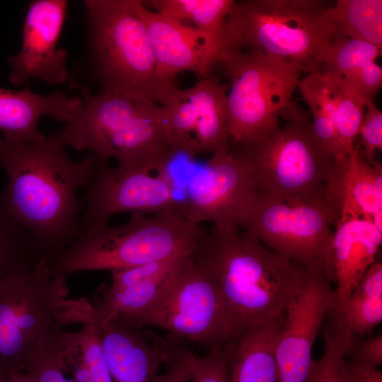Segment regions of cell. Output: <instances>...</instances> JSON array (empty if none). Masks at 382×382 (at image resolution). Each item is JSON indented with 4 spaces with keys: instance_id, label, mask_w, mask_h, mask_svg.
I'll return each mask as SVG.
<instances>
[{
    "instance_id": "cell-1",
    "label": "cell",
    "mask_w": 382,
    "mask_h": 382,
    "mask_svg": "<svg viewBox=\"0 0 382 382\" xmlns=\"http://www.w3.org/2000/svg\"><path fill=\"white\" fill-rule=\"evenodd\" d=\"M66 147L58 132L35 141L0 136V166L7 177L5 201L48 259L83 235L77 191L89 185L96 169L93 154L75 161Z\"/></svg>"
},
{
    "instance_id": "cell-2",
    "label": "cell",
    "mask_w": 382,
    "mask_h": 382,
    "mask_svg": "<svg viewBox=\"0 0 382 382\" xmlns=\"http://www.w3.org/2000/svg\"><path fill=\"white\" fill-rule=\"evenodd\" d=\"M238 230L214 225L192 255L216 282L240 336L283 315L307 270Z\"/></svg>"
},
{
    "instance_id": "cell-3",
    "label": "cell",
    "mask_w": 382,
    "mask_h": 382,
    "mask_svg": "<svg viewBox=\"0 0 382 382\" xmlns=\"http://www.w3.org/2000/svg\"><path fill=\"white\" fill-rule=\"evenodd\" d=\"M81 110L57 131L66 146L114 158L122 169L163 171L177 152L162 121L161 105L134 94L79 88Z\"/></svg>"
},
{
    "instance_id": "cell-4",
    "label": "cell",
    "mask_w": 382,
    "mask_h": 382,
    "mask_svg": "<svg viewBox=\"0 0 382 382\" xmlns=\"http://www.w3.org/2000/svg\"><path fill=\"white\" fill-rule=\"evenodd\" d=\"M199 224L178 210L147 216L132 213L125 224L92 226L60 253L49 258L52 275L83 272H110L171 257L193 253L207 234Z\"/></svg>"
},
{
    "instance_id": "cell-5",
    "label": "cell",
    "mask_w": 382,
    "mask_h": 382,
    "mask_svg": "<svg viewBox=\"0 0 382 382\" xmlns=\"http://www.w3.org/2000/svg\"><path fill=\"white\" fill-rule=\"evenodd\" d=\"M281 115L283 127L233 143L231 154L250 170L260 192L285 201L331 200L338 163L316 139L309 113L291 102Z\"/></svg>"
},
{
    "instance_id": "cell-6",
    "label": "cell",
    "mask_w": 382,
    "mask_h": 382,
    "mask_svg": "<svg viewBox=\"0 0 382 382\" xmlns=\"http://www.w3.org/2000/svg\"><path fill=\"white\" fill-rule=\"evenodd\" d=\"M139 0H85L88 58L99 91L131 93L162 105L175 93L158 79Z\"/></svg>"
},
{
    "instance_id": "cell-7",
    "label": "cell",
    "mask_w": 382,
    "mask_h": 382,
    "mask_svg": "<svg viewBox=\"0 0 382 382\" xmlns=\"http://www.w3.org/2000/svg\"><path fill=\"white\" fill-rule=\"evenodd\" d=\"M66 275H52L47 256L25 274L0 280V369L22 371L40 342L56 330L93 321L86 298L69 299Z\"/></svg>"
},
{
    "instance_id": "cell-8",
    "label": "cell",
    "mask_w": 382,
    "mask_h": 382,
    "mask_svg": "<svg viewBox=\"0 0 382 382\" xmlns=\"http://www.w3.org/2000/svg\"><path fill=\"white\" fill-rule=\"evenodd\" d=\"M319 0L234 1L224 25L226 50H255L320 71L335 33Z\"/></svg>"
},
{
    "instance_id": "cell-9",
    "label": "cell",
    "mask_w": 382,
    "mask_h": 382,
    "mask_svg": "<svg viewBox=\"0 0 382 382\" xmlns=\"http://www.w3.org/2000/svg\"><path fill=\"white\" fill-rule=\"evenodd\" d=\"M228 131L233 143L279 128L303 73L297 65L255 50H226Z\"/></svg>"
},
{
    "instance_id": "cell-10",
    "label": "cell",
    "mask_w": 382,
    "mask_h": 382,
    "mask_svg": "<svg viewBox=\"0 0 382 382\" xmlns=\"http://www.w3.org/2000/svg\"><path fill=\"white\" fill-rule=\"evenodd\" d=\"M338 218L339 210L329 199L285 201L260 192L243 231L306 270L323 271L335 282L331 226Z\"/></svg>"
},
{
    "instance_id": "cell-11",
    "label": "cell",
    "mask_w": 382,
    "mask_h": 382,
    "mask_svg": "<svg viewBox=\"0 0 382 382\" xmlns=\"http://www.w3.org/2000/svg\"><path fill=\"white\" fill-rule=\"evenodd\" d=\"M146 326L161 328L209 350L229 347L239 337L216 282L192 254L141 320L139 328Z\"/></svg>"
},
{
    "instance_id": "cell-12",
    "label": "cell",
    "mask_w": 382,
    "mask_h": 382,
    "mask_svg": "<svg viewBox=\"0 0 382 382\" xmlns=\"http://www.w3.org/2000/svg\"><path fill=\"white\" fill-rule=\"evenodd\" d=\"M228 84L209 75L189 88H178L160 105L165 131L177 153L194 157L228 150Z\"/></svg>"
},
{
    "instance_id": "cell-13",
    "label": "cell",
    "mask_w": 382,
    "mask_h": 382,
    "mask_svg": "<svg viewBox=\"0 0 382 382\" xmlns=\"http://www.w3.org/2000/svg\"><path fill=\"white\" fill-rule=\"evenodd\" d=\"M212 154L178 211L195 224L208 221L243 229L260 192L255 179L228 150Z\"/></svg>"
},
{
    "instance_id": "cell-14",
    "label": "cell",
    "mask_w": 382,
    "mask_h": 382,
    "mask_svg": "<svg viewBox=\"0 0 382 382\" xmlns=\"http://www.w3.org/2000/svg\"><path fill=\"white\" fill-rule=\"evenodd\" d=\"M332 281L320 270H307L288 304L275 344L279 382H305L314 343L328 315L336 308Z\"/></svg>"
},
{
    "instance_id": "cell-15",
    "label": "cell",
    "mask_w": 382,
    "mask_h": 382,
    "mask_svg": "<svg viewBox=\"0 0 382 382\" xmlns=\"http://www.w3.org/2000/svg\"><path fill=\"white\" fill-rule=\"evenodd\" d=\"M81 203L85 207L81 219L83 234L117 213H158L178 210L179 205L174 185L165 170L154 176L142 170L111 167L96 157L94 175Z\"/></svg>"
},
{
    "instance_id": "cell-16",
    "label": "cell",
    "mask_w": 382,
    "mask_h": 382,
    "mask_svg": "<svg viewBox=\"0 0 382 382\" xmlns=\"http://www.w3.org/2000/svg\"><path fill=\"white\" fill-rule=\"evenodd\" d=\"M67 6L66 0L30 1L23 21L21 50L7 59L12 84L21 86L38 79L61 85L68 80V53L58 46Z\"/></svg>"
},
{
    "instance_id": "cell-17",
    "label": "cell",
    "mask_w": 382,
    "mask_h": 382,
    "mask_svg": "<svg viewBox=\"0 0 382 382\" xmlns=\"http://www.w3.org/2000/svg\"><path fill=\"white\" fill-rule=\"evenodd\" d=\"M139 14L146 27L160 81L176 87L174 77L192 71L202 78L210 75L226 50L221 37L200 30L146 8L139 0Z\"/></svg>"
},
{
    "instance_id": "cell-18",
    "label": "cell",
    "mask_w": 382,
    "mask_h": 382,
    "mask_svg": "<svg viewBox=\"0 0 382 382\" xmlns=\"http://www.w3.org/2000/svg\"><path fill=\"white\" fill-rule=\"evenodd\" d=\"M186 258L175 256L111 272V284L99 286L91 301L94 323L98 327L115 322L139 328L141 320Z\"/></svg>"
},
{
    "instance_id": "cell-19",
    "label": "cell",
    "mask_w": 382,
    "mask_h": 382,
    "mask_svg": "<svg viewBox=\"0 0 382 382\" xmlns=\"http://www.w3.org/2000/svg\"><path fill=\"white\" fill-rule=\"evenodd\" d=\"M98 328L112 382H156L161 366L167 364L178 347L150 338L141 328L115 322Z\"/></svg>"
},
{
    "instance_id": "cell-20",
    "label": "cell",
    "mask_w": 382,
    "mask_h": 382,
    "mask_svg": "<svg viewBox=\"0 0 382 382\" xmlns=\"http://www.w3.org/2000/svg\"><path fill=\"white\" fill-rule=\"evenodd\" d=\"M81 108L80 97L62 91L41 95L28 88H0V132L8 139L35 141L45 136L38 129L41 117H51L67 125L76 119Z\"/></svg>"
},
{
    "instance_id": "cell-21",
    "label": "cell",
    "mask_w": 382,
    "mask_h": 382,
    "mask_svg": "<svg viewBox=\"0 0 382 382\" xmlns=\"http://www.w3.org/2000/svg\"><path fill=\"white\" fill-rule=\"evenodd\" d=\"M331 244V260L336 287V311L340 312L366 270L376 260L382 232L362 218L336 222Z\"/></svg>"
},
{
    "instance_id": "cell-22",
    "label": "cell",
    "mask_w": 382,
    "mask_h": 382,
    "mask_svg": "<svg viewBox=\"0 0 382 382\" xmlns=\"http://www.w3.org/2000/svg\"><path fill=\"white\" fill-rule=\"evenodd\" d=\"M330 197L339 210L337 220L362 218L371 221L376 212L382 210L381 164L369 162L361 148L355 146L349 157L337 163Z\"/></svg>"
},
{
    "instance_id": "cell-23",
    "label": "cell",
    "mask_w": 382,
    "mask_h": 382,
    "mask_svg": "<svg viewBox=\"0 0 382 382\" xmlns=\"http://www.w3.org/2000/svg\"><path fill=\"white\" fill-rule=\"evenodd\" d=\"M284 314L238 337L230 356L228 382H279L275 344Z\"/></svg>"
},
{
    "instance_id": "cell-24",
    "label": "cell",
    "mask_w": 382,
    "mask_h": 382,
    "mask_svg": "<svg viewBox=\"0 0 382 382\" xmlns=\"http://www.w3.org/2000/svg\"><path fill=\"white\" fill-rule=\"evenodd\" d=\"M45 256L33 235L12 216L0 192V280L31 272Z\"/></svg>"
},
{
    "instance_id": "cell-25",
    "label": "cell",
    "mask_w": 382,
    "mask_h": 382,
    "mask_svg": "<svg viewBox=\"0 0 382 382\" xmlns=\"http://www.w3.org/2000/svg\"><path fill=\"white\" fill-rule=\"evenodd\" d=\"M298 88L312 115L314 135L323 150L338 163L349 156L344 154L337 138L335 108L328 78L320 71L301 79Z\"/></svg>"
},
{
    "instance_id": "cell-26",
    "label": "cell",
    "mask_w": 382,
    "mask_h": 382,
    "mask_svg": "<svg viewBox=\"0 0 382 382\" xmlns=\"http://www.w3.org/2000/svg\"><path fill=\"white\" fill-rule=\"evenodd\" d=\"M64 356L76 382H112L105 363L100 329L93 322L76 332H64Z\"/></svg>"
},
{
    "instance_id": "cell-27",
    "label": "cell",
    "mask_w": 382,
    "mask_h": 382,
    "mask_svg": "<svg viewBox=\"0 0 382 382\" xmlns=\"http://www.w3.org/2000/svg\"><path fill=\"white\" fill-rule=\"evenodd\" d=\"M357 335L371 331L382 321V262L376 260L355 286L338 312Z\"/></svg>"
},
{
    "instance_id": "cell-28",
    "label": "cell",
    "mask_w": 382,
    "mask_h": 382,
    "mask_svg": "<svg viewBox=\"0 0 382 382\" xmlns=\"http://www.w3.org/2000/svg\"><path fill=\"white\" fill-rule=\"evenodd\" d=\"M326 14L335 33L382 48L381 0H338Z\"/></svg>"
},
{
    "instance_id": "cell-29",
    "label": "cell",
    "mask_w": 382,
    "mask_h": 382,
    "mask_svg": "<svg viewBox=\"0 0 382 382\" xmlns=\"http://www.w3.org/2000/svg\"><path fill=\"white\" fill-rule=\"evenodd\" d=\"M324 350L313 359L305 382H347V355L356 336L334 309L326 317L322 329Z\"/></svg>"
},
{
    "instance_id": "cell-30",
    "label": "cell",
    "mask_w": 382,
    "mask_h": 382,
    "mask_svg": "<svg viewBox=\"0 0 382 382\" xmlns=\"http://www.w3.org/2000/svg\"><path fill=\"white\" fill-rule=\"evenodd\" d=\"M156 11L222 37L225 21L233 0H153Z\"/></svg>"
},
{
    "instance_id": "cell-31",
    "label": "cell",
    "mask_w": 382,
    "mask_h": 382,
    "mask_svg": "<svg viewBox=\"0 0 382 382\" xmlns=\"http://www.w3.org/2000/svg\"><path fill=\"white\" fill-rule=\"evenodd\" d=\"M325 76L331 88L339 144L344 154L349 156L359 135L366 110L365 101L342 79Z\"/></svg>"
},
{
    "instance_id": "cell-32",
    "label": "cell",
    "mask_w": 382,
    "mask_h": 382,
    "mask_svg": "<svg viewBox=\"0 0 382 382\" xmlns=\"http://www.w3.org/2000/svg\"><path fill=\"white\" fill-rule=\"evenodd\" d=\"M381 49L369 42L335 33L324 54L320 72L345 78L365 64L376 61Z\"/></svg>"
},
{
    "instance_id": "cell-33",
    "label": "cell",
    "mask_w": 382,
    "mask_h": 382,
    "mask_svg": "<svg viewBox=\"0 0 382 382\" xmlns=\"http://www.w3.org/2000/svg\"><path fill=\"white\" fill-rule=\"evenodd\" d=\"M22 371L30 374L37 382H76L73 376H67L64 330L46 336L27 359Z\"/></svg>"
},
{
    "instance_id": "cell-34",
    "label": "cell",
    "mask_w": 382,
    "mask_h": 382,
    "mask_svg": "<svg viewBox=\"0 0 382 382\" xmlns=\"http://www.w3.org/2000/svg\"><path fill=\"white\" fill-rule=\"evenodd\" d=\"M234 344L208 350L204 355L192 352L189 360L190 382H228L229 359Z\"/></svg>"
},
{
    "instance_id": "cell-35",
    "label": "cell",
    "mask_w": 382,
    "mask_h": 382,
    "mask_svg": "<svg viewBox=\"0 0 382 382\" xmlns=\"http://www.w3.org/2000/svg\"><path fill=\"white\" fill-rule=\"evenodd\" d=\"M366 110L359 128L362 152L369 162L372 163L376 150L382 149V112L374 100H366Z\"/></svg>"
},
{
    "instance_id": "cell-36",
    "label": "cell",
    "mask_w": 382,
    "mask_h": 382,
    "mask_svg": "<svg viewBox=\"0 0 382 382\" xmlns=\"http://www.w3.org/2000/svg\"><path fill=\"white\" fill-rule=\"evenodd\" d=\"M341 79L366 103V100H374L381 88L382 69L376 61H372L359 67L345 78Z\"/></svg>"
},
{
    "instance_id": "cell-37",
    "label": "cell",
    "mask_w": 382,
    "mask_h": 382,
    "mask_svg": "<svg viewBox=\"0 0 382 382\" xmlns=\"http://www.w3.org/2000/svg\"><path fill=\"white\" fill-rule=\"evenodd\" d=\"M349 360L378 368L382 364V335L357 342L356 339L348 351Z\"/></svg>"
},
{
    "instance_id": "cell-38",
    "label": "cell",
    "mask_w": 382,
    "mask_h": 382,
    "mask_svg": "<svg viewBox=\"0 0 382 382\" xmlns=\"http://www.w3.org/2000/svg\"><path fill=\"white\" fill-rule=\"evenodd\" d=\"M192 352L178 347L167 362L168 368L160 374L156 382H190L189 360Z\"/></svg>"
},
{
    "instance_id": "cell-39",
    "label": "cell",
    "mask_w": 382,
    "mask_h": 382,
    "mask_svg": "<svg viewBox=\"0 0 382 382\" xmlns=\"http://www.w3.org/2000/svg\"><path fill=\"white\" fill-rule=\"evenodd\" d=\"M347 382H382V373L376 367L347 360Z\"/></svg>"
},
{
    "instance_id": "cell-40",
    "label": "cell",
    "mask_w": 382,
    "mask_h": 382,
    "mask_svg": "<svg viewBox=\"0 0 382 382\" xmlns=\"http://www.w3.org/2000/svg\"><path fill=\"white\" fill-rule=\"evenodd\" d=\"M8 382H34V377L27 371L11 370L7 373Z\"/></svg>"
},
{
    "instance_id": "cell-41",
    "label": "cell",
    "mask_w": 382,
    "mask_h": 382,
    "mask_svg": "<svg viewBox=\"0 0 382 382\" xmlns=\"http://www.w3.org/2000/svg\"><path fill=\"white\" fill-rule=\"evenodd\" d=\"M371 221L379 231L382 232V210L376 212L372 216Z\"/></svg>"
},
{
    "instance_id": "cell-42",
    "label": "cell",
    "mask_w": 382,
    "mask_h": 382,
    "mask_svg": "<svg viewBox=\"0 0 382 382\" xmlns=\"http://www.w3.org/2000/svg\"><path fill=\"white\" fill-rule=\"evenodd\" d=\"M0 382H8L7 374L0 369Z\"/></svg>"
},
{
    "instance_id": "cell-43",
    "label": "cell",
    "mask_w": 382,
    "mask_h": 382,
    "mask_svg": "<svg viewBox=\"0 0 382 382\" xmlns=\"http://www.w3.org/2000/svg\"><path fill=\"white\" fill-rule=\"evenodd\" d=\"M34 379H35V378H34ZM34 382H37V381L35 379V381H34Z\"/></svg>"
}]
</instances>
